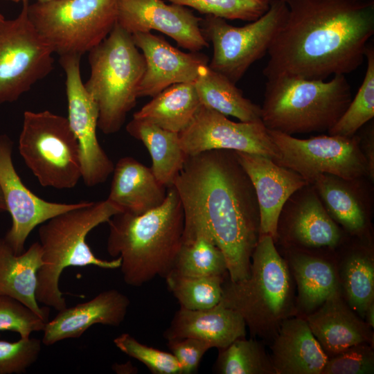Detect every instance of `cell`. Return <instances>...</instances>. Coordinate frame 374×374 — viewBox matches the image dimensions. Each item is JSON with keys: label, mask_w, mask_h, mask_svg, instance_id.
I'll use <instances>...</instances> for the list:
<instances>
[{"label": "cell", "mask_w": 374, "mask_h": 374, "mask_svg": "<svg viewBox=\"0 0 374 374\" xmlns=\"http://www.w3.org/2000/svg\"><path fill=\"white\" fill-rule=\"evenodd\" d=\"M288 13L263 69L268 78L286 75L325 80L364 62L374 35V0H288Z\"/></svg>", "instance_id": "7a4b0ae2"}, {"label": "cell", "mask_w": 374, "mask_h": 374, "mask_svg": "<svg viewBox=\"0 0 374 374\" xmlns=\"http://www.w3.org/2000/svg\"><path fill=\"white\" fill-rule=\"evenodd\" d=\"M361 132L358 130L360 150L367 162L368 178L374 180V127L373 123H369L366 127L362 126Z\"/></svg>", "instance_id": "b9f144b4"}, {"label": "cell", "mask_w": 374, "mask_h": 374, "mask_svg": "<svg viewBox=\"0 0 374 374\" xmlns=\"http://www.w3.org/2000/svg\"><path fill=\"white\" fill-rule=\"evenodd\" d=\"M374 371V354L368 343L352 346L330 357L321 374H369Z\"/></svg>", "instance_id": "ab89813d"}, {"label": "cell", "mask_w": 374, "mask_h": 374, "mask_svg": "<svg viewBox=\"0 0 374 374\" xmlns=\"http://www.w3.org/2000/svg\"><path fill=\"white\" fill-rule=\"evenodd\" d=\"M118 213L121 211L107 199L89 202L85 206L57 215L39 226V242L42 249L43 265L37 273L38 303L57 311L66 307L59 287L61 274L66 267H120L121 258L112 260L100 259L95 256L86 241L93 229L107 222Z\"/></svg>", "instance_id": "277c9868"}, {"label": "cell", "mask_w": 374, "mask_h": 374, "mask_svg": "<svg viewBox=\"0 0 374 374\" xmlns=\"http://www.w3.org/2000/svg\"><path fill=\"white\" fill-rule=\"evenodd\" d=\"M107 199L121 212L139 215L161 205L168 188L159 181L151 168L131 157L118 159L113 171Z\"/></svg>", "instance_id": "d4e9b609"}, {"label": "cell", "mask_w": 374, "mask_h": 374, "mask_svg": "<svg viewBox=\"0 0 374 374\" xmlns=\"http://www.w3.org/2000/svg\"><path fill=\"white\" fill-rule=\"evenodd\" d=\"M170 274L190 277L226 276L223 252L204 227L183 235L182 244Z\"/></svg>", "instance_id": "4dcf8cb0"}, {"label": "cell", "mask_w": 374, "mask_h": 374, "mask_svg": "<svg viewBox=\"0 0 374 374\" xmlns=\"http://www.w3.org/2000/svg\"><path fill=\"white\" fill-rule=\"evenodd\" d=\"M226 277H190L169 274L165 279L168 290L181 308L197 310L211 308L220 303L222 284Z\"/></svg>", "instance_id": "e575fe53"}, {"label": "cell", "mask_w": 374, "mask_h": 374, "mask_svg": "<svg viewBox=\"0 0 374 374\" xmlns=\"http://www.w3.org/2000/svg\"><path fill=\"white\" fill-rule=\"evenodd\" d=\"M267 1H269V2H271V1H277V0H267ZM278 1H283L287 2L288 0H278Z\"/></svg>", "instance_id": "7dc6e473"}, {"label": "cell", "mask_w": 374, "mask_h": 374, "mask_svg": "<svg viewBox=\"0 0 374 374\" xmlns=\"http://www.w3.org/2000/svg\"><path fill=\"white\" fill-rule=\"evenodd\" d=\"M214 371L221 374H276L260 344L245 337L219 349Z\"/></svg>", "instance_id": "836d02e7"}, {"label": "cell", "mask_w": 374, "mask_h": 374, "mask_svg": "<svg viewBox=\"0 0 374 374\" xmlns=\"http://www.w3.org/2000/svg\"><path fill=\"white\" fill-rule=\"evenodd\" d=\"M132 35L145 62L138 98L154 97L174 84L194 82L199 67L208 64V58L204 54L181 51L151 32Z\"/></svg>", "instance_id": "ac0fdd59"}, {"label": "cell", "mask_w": 374, "mask_h": 374, "mask_svg": "<svg viewBox=\"0 0 374 374\" xmlns=\"http://www.w3.org/2000/svg\"><path fill=\"white\" fill-rule=\"evenodd\" d=\"M107 251L121 258L119 268L127 285L140 287L172 271L182 244L184 213L179 194L171 186L159 206L135 215L121 212L107 222Z\"/></svg>", "instance_id": "3957f363"}, {"label": "cell", "mask_w": 374, "mask_h": 374, "mask_svg": "<svg viewBox=\"0 0 374 374\" xmlns=\"http://www.w3.org/2000/svg\"><path fill=\"white\" fill-rule=\"evenodd\" d=\"M42 344V340L30 337L13 342L0 340V374L25 373L37 362Z\"/></svg>", "instance_id": "f35d334b"}, {"label": "cell", "mask_w": 374, "mask_h": 374, "mask_svg": "<svg viewBox=\"0 0 374 374\" xmlns=\"http://www.w3.org/2000/svg\"><path fill=\"white\" fill-rule=\"evenodd\" d=\"M341 278L348 305L364 318L374 301V264L366 246L351 250L344 262Z\"/></svg>", "instance_id": "1f68e13d"}, {"label": "cell", "mask_w": 374, "mask_h": 374, "mask_svg": "<svg viewBox=\"0 0 374 374\" xmlns=\"http://www.w3.org/2000/svg\"><path fill=\"white\" fill-rule=\"evenodd\" d=\"M287 13V2L277 0L270 2L260 18L241 27L213 15L202 18V33L213 48L209 67L236 84L252 64L267 53Z\"/></svg>", "instance_id": "30bf717a"}, {"label": "cell", "mask_w": 374, "mask_h": 374, "mask_svg": "<svg viewBox=\"0 0 374 374\" xmlns=\"http://www.w3.org/2000/svg\"><path fill=\"white\" fill-rule=\"evenodd\" d=\"M306 321L328 357L352 346L373 342L371 327L356 316L341 291L310 313Z\"/></svg>", "instance_id": "603a6c76"}, {"label": "cell", "mask_w": 374, "mask_h": 374, "mask_svg": "<svg viewBox=\"0 0 374 374\" xmlns=\"http://www.w3.org/2000/svg\"><path fill=\"white\" fill-rule=\"evenodd\" d=\"M171 3L195 9L205 15L224 19L253 21L269 8L267 0H169Z\"/></svg>", "instance_id": "d590c367"}, {"label": "cell", "mask_w": 374, "mask_h": 374, "mask_svg": "<svg viewBox=\"0 0 374 374\" xmlns=\"http://www.w3.org/2000/svg\"><path fill=\"white\" fill-rule=\"evenodd\" d=\"M80 57L60 56V63L66 75L67 119L79 146L81 178L87 186L93 187L107 179L114 165L97 139L98 107L82 82Z\"/></svg>", "instance_id": "5bb4252c"}, {"label": "cell", "mask_w": 374, "mask_h": 374, "mask_svg": "<svg viewBox=\"0 0 374 374\" xmlns=\"http://www.w3.org/2000/svg\"><path fill=\"white\" fill-rule=\"evenodd\" d=\"M291 265L298 288V305L310 314L340 292L339 280L330 262L305 253H293Z\"/></svg>", "instance_id": "f546056e"}, {"label": "cell", "mask_w": 374, "mask_h": 374, "mask_svg": "<svg viewBox=\"0 0 374 374\" xmlns=\"http://www.w3.org/2000/svg\"><path fill=\"white\" fill-rule=\"evenodd\" d=\"M268 132L279 154L276 163L297 172L308 184L321 174L345 179L368 177L357 133L350 137L320 135L301 139L278 131Z\"/></svg>", "instance_id": "7c38bea8"}, {"label": "cell", "mask_w": 374, "mask_h": 374, "mask_svg": "<svg viewBox=\"0 0 374 374\" xmlns=\"http://www.w3.org/2000/svg\"><path fill=\"white\" fill-rule=\"evenodd\" d=\"M290 277L272 237L260 235L249 275L236 282L225 278L220 303L238 312L253 335L274 338L294 310Z\"/></svg>", "instance_id": "8992f818"}, {"label": "cell", "mask_w": 374, "mask_h": 374, "mask_svg": "<svg viewBox=\"0 0 374 374\" xmlns=\"http://www.w3.org/2000/svg\"><path fill=\"white\" fill-rule=\"evenodd\" d=\"M5 19L4 17L0 13V25Z\"/></svg>", "instance_id": "f6af8a7d"}, {"label": "cell", "mask_w": 374, "mask_h": 374, "mask_svg": "<svg viewBox=\"0 0 374 374\" xmlns=\"http://www.w3.org/2000/svg\"><path fill=\"white\" fill-rule=\"evenodd\" d=\"M187 156L210 150H230L266 157L275 162L279 154L262 120L233 122L224 114L201 105L188 125L179 133Z\"/></svg>", "instance_id": "4fadbf2b"}, {"label": "cell", "mask_w": 374, "mask_h": 374, "mask_svg": "<svg viewBox=\"0 0 374 374\" xmlns=\"http://www.w3.org/2000/svg\"><path fill=\"white\" fill-rule=\"evenodd\" d=\"M173 186L183 206V234L204 227L224 253L229 280L247 278L260 235V211L235 152L210 150L187 156Z\"/></svg>", "instance_id": "6da1fadb"}, {"label": "cell", "mask_w": 374, "mask_h": 374, "mask_svg": "<svg viewBox=\"0 0 374 374\" xmlns=\"http://www.w3.org/2000/svg\"><path fill=\"white\" fill-rule=\"evenodd\" d=\"M47 321L17 299L0 294V331H12L27 339L33 332L43 331Z\"/></svg>", "instance_id": "74e56055"}, {"label": "cell", "mask_w": 374, "mask_h": 374, "mask_svg": "<svg viewBox=\"0 0 374 374\" xmlns=\"http://www.w3.org/2000/svg\"><path fill=\"white\" fill-rule=\"evenodd\" d=\"M366 323L370 327L374 326V303H371L366 312Z\"/></svg>", "instance_id": "7bdbcfd3"}, {"label": "cell", "mask_w": 374, "mask_h": 374, "mask_svg": "<svg viewBox=\"0 0 374 374\" xmlns=\"http://www.w3.org/2000/svg\"><path fill=\"white\" fill-rule=\"evenodd\" d=\"M130 301L120 291L101 292L87 302L58 311L43 330L42 344L51 346L67 339L80 337L95 324L119 326L124 321Z\"/></svg>", "instance_id": "ffe728a7"}, {"label": "cell", "mask_w": 374, "mask_h": 374, "mask_svg": "<svg viewBox=\"0 0 374 374\" xmlns=\"http://www.w3.org/2000/svg\"><path fill=\"white\" fill-rule=\"evenodd\" d=\"M194 84L202 105L242 122L261 120V107L246 98L235 83L208 64L199 67Z\"/></svg>", "instance_id": "f1b7e54d"}, {"label": "cell", "mask_w": 374, "mask_h": 374, "mask_svg": "<svg viewBox=\"0 0 374 374\" xmlns=\"http://www.w3.org/2000/svg\"><path fill=\"white\" fill-rule=\"evenodd\" d=\"M89 62L90 76L84 87L98 107V127L106 134L116 133L139 98L144 57L132 34L116 23L109 35L89 51Z\"/></svg>", "instance_id": "52a82bcc"}, {"label": "cell", "mask_w": 374, "mask_h": 374, "mask_svg": "<svg viewBox=\"0 0 374 374\" xmlns=\"http://www.w3.org/2000/svg\"><path fill=\"white\" fill-rule=\"evenodd\" d=\"M7 211L6 205L3 198V195L0 188V212Z\"/></svg>", "instance_id": "ee69618b"}, {"label": "cell", "mask_w": 374, "mask_h": 374, "mask_svg": "<svg viewBox=\"0 0 374 374\" xmlns=\"http://www.w3.org/2000/svg\"><path fill=\"white\" fill-rule=\"evenodd\" d=\"M17 17L0 25V104L12 103L53 69L54 53L28 16L29 0H21Z\"/></svg>", "instance_id": "8fae6325"}, {"label": "cell", "mask_w": 374, "mask_h": 374, "mask_svg": "<svg viewBox=\"0 0 374 374\" xmlns=\"http://www.w3.org/2000/svg\"><path fill=\"white\" fill-rule=\"evenodd\" d=\"M43 265L39 242L21 254H15L4 238H0V294L11 296L48 321L49 309L36 299L37 273Z\"/></svg>", "instance_id": "484cf974"}, {"label": "cell", "mask_w": 374, "mask_h": 374, "mask_svg": "<svg viewBox=\"0 0 374 374\" xmlns=\"http://www.w3.org/2000/svg\"><path fill=\"white\" fill-rule=\"evenodd\" d=\"M10 1H19L20 0H10ZM37 1H51V0H35Z\"/></svg>", "instance_id": "bcb514c9"}, {"label": "cell", "mask_w": 374, "mask_h": 374, "mask_svg": "<svg viewBox=\"0 0 374 374\" xmlns=\"http://www.w3.org/2000/svg\"><path fill=\"white\" fill-rule=\"evenodd\" d=\"M168 346L180 365L181 374L197 372L202 357L211 348L206 342L192 337L168 340Z\"/></svg>", "instance_id": "60d3db41"}, {"label": "cell", "mask_w": 374, "mask_h": 374, "mask_svg": "<svg viewBox=\"0 0 374 374\" xmlns=\"http://www.w3.org/2000/svg\"><path fill=\"white\" fill-rule=\"evenodd\" d=\"M307 248H334L342 233L312 184L296 190L285 203L278 222L277 238Z\"/></svg>", "instance_id": "e0dca14e"}, {"label": "cell", "mask_w": 374, "mask_h": 374, "mask_svg": "<svg viewBox=\"0 0 374 374\" xmlns=\"http://www.w3.org/2000/svg\"><path fill=\"white\" fill-rule=\"evenodd\" d=\"M28 16L53 53L81 56L116 24L117 0L35 1L28 3Z\"/></svg>", "instance_id": "ba28073f"}, {"label": "cell", "mask_w": 374, "mask_h": 374, "mask_svg": "<svg viewBox=\"0 0 374 374\" xmlns=\"http://www.w3.org/2000/svg\"><path fill=\"white\" fill-rule=\"evenodd\" d=\"M201 105L194 82L177 83L152 97L134 114L133 118L179 133L188 125Z\"/></svg>", "instance_id": "4316f807"}, {"label": "cell", "mask_w": 374, "mask_h": 374, "mask_svg": "<svg viewBox=\"0 0 374 374\" xmlns=\"http://www.w3.org/2000/svg\"><path fill=\"white\" fill-rule=\"evenodd\" d=\"M123 353L143 364L154 374H181L180 365L171 353L146 346L128 333L114 339Z\"/></svg>", "instance_id": "8d00e7d4"}, {"label": "cell", "mask_w": 374, "mask_h": 374, "mask_svg": "<svg viewBox=\"0 0 374 374\" xmlns=\"http://www.w3.org/2000/svg\"><path fill=\"white\" fill-rule=\"evenodd\" d=\"M201 20L190 8L163 0H117V24L127 32L157 30L192 52L208 46Z\"/></svg>", "instance_id": "2e32d148"}, {"label": "cell", "mask_w": 374, "mask_h": 374, "mask_svg": "<svg viewBox=\"0 0 374 374\" xmlns=\"http://www.w3.org/2000/svg\"><path fill=\"white\" fill-rule=\"evenodd\" d=\"M245 335L246 323L242 317L220 303L204 310H193L180 307L163 333L168 341L192 337L218 350Z\"/></svg>", "instance_id": "7402d4cb"}, {"label": "cell", "mask_w": 374, "mask_h": 374, "mask_svg": "<svg viewBox=\"0 0 374 374\" xmlns=\"http://www.w3.org/2000/svg\"><path fill=\"white\" fill-rule=\"evenodd\" d=\"M19 151L41 186L74 188L81 178L78 141L67 118L50 111H26Z\"/></svg>", "instance_id": "9c48e42d"}, {"label": "cell", "mask_w": 374, "mask_h": 374, "mask_svg": "<svg viewBox=\"0 0 374 374\" xmlns=\"http://www.w3.org/2000/svg\"><path fill=\"white\" fill-rule=\"evenodd\" d=\"M126 130L147 148L152 158L151 169L159 181L167 188L173 186L187 157L181 148L179 133L135 118L128 123Z\"/></svg>", "instance_id": "83f0119b"}, {"label": "cell", "mask_w": 374, "mask_h": 374, "mask_svg": "<svg viewBox=\"0 0 374 374\" xmlns=\"http://www.w3.org/2000/svg\"><path fill=\"white\" fill-rule=\"evenodd\" d=\"M366 69L353 100L328 131L329 135L350 137L374 117V46L368 43L366 53Z\"/></svg>", "instance_id": "d6a6232c"}, {"label": "cell", "mask_w": 374, "mask_h": 374, "mask_svg": "<svg viewBox=\"0 0 374 374\" xmlns=\"http://www.w3.org/2000/svg\"><path fill=\"white\" fill-rule=\"evenodd\" d=\"M366 177L345 179L321 174L311 184L332 219L358 237L368 232L373 206V192Z\"/></svg>", "instance_id": "44dd1931"}, {"label": "cell", "mask_w": 374, "mask_h": 374, "mask_svg": "<svg viewBox=\"0 0 374 374\" xmlns=\"http://www.w3.org/2000/svg\"><path fill=\"white\" fill-rule=\"evenodd\" d=\"M12 141L0 135V188L12 217V225L3 238L15 254L24 251L32 231L54 216L87 205L89 202L66 204L51 202L39 197L22 182L12 160Z\"/></svg>", "instance_id": "9a60e30c"}, {"label": "cell", "mask_w": 374, "mask_h": 374, "mask_svg": "<svg viewBox=\"0 0 374 374\" xmlns=\"http://www.w3.org/2000/svg\"><path fill=\"white\" fill-rule=\"evenodd\" d=\"M351 100L345 75L329 81L276 76L266 82L261 120L268 130L289 135L328 131Z\"/></svg>", "instance_id": "5b68a950"}, {"label": "cell", "mask_w": 374, "mask_h": 374, "mask_svg": "<svg viewBox=\"0 0 374 374\" xmlns=\"http://www.w3.org/2000/svg\"><path fill=\"white\" fill-rule=\"evenodd\" d=\"M255 190L260 211V233L274 242L280 211L290 196L307 181L294 170L266 157L234 151Z\"/></svg>", "instance_id": "d6986e66"}, {"label": "cell", "mask_w": 374, "mask_h": 374, "mask_svg": "<svg viewBox=\"0 0 374 374\" xmlns=\"http://www.w3.org/2000/svg\"><path fill=\"white\" fill-rule=\"evenodd\" d=\"M276 374H321L328 359L306 319L283 321L271 346Z\"/></svg>", "instance_id": "cb8c5ba5"}]
</instances>
